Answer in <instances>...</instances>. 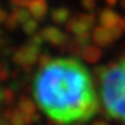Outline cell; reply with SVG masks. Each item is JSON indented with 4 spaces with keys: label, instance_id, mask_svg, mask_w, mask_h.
I'll return each mask as SVG.
<instances>
[{
    "label": "cell",
    "instance_id": "obj_1",
    "mask_svg": "<svg viewBox=\"0 0 125 125\" xmlns=\"http://www.w3.org/2000/svg\"><path fill=\"white\" fill-rule=\"evenodd\" d=\"M32 94L41 110L62 125L89 121L98 110L92 75L78 59H53L41 67Z\"/></svg>",
    "mask_w": 125,
    "mask_h": 125
},
{
    "label": "cell",
    "instance_id": "obj_2",
    "mask_svg": "<svg viewBox=\"0 0 125 125\" xmlns=\"http://www.w3.org/2000/svg\"><path fill=\"white\" fill-rule=\"evenodd\" d=\"M101 100L109 116L125 123V59L103 71Z\"/></svg>",
    "mask_w": 125,
    "mask_h": 125
}]
</instances>
